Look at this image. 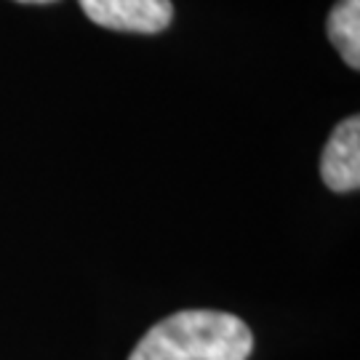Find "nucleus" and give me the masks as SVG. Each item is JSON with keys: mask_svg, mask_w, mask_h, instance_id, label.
I'll return each instance as SVG.
<instances>
[{"mask_svg": "<svg viewBox=\"0 0 360 360\" xmlns=\"http://www.w3.org/2000/svg\"><path fill=\"white\" fill-rule=\"evenodd\" d=\"M328 38L352 70L360 67V0H339L328 13Z\"/></svg>", "mask_w": 360, "mask_h": 360, "instance_id": "obj_4", "label": "nucleus"}, {"mask_svg": "<svg viewBox=\"0 0 360 360\" xmlns=\"http://www.w3.org/2000/svg\"><path fill=\"white\" fill-rule=\"evenodd\" d=\"M19 3H53V0H19Z\"/></svg>", "mask_w": 360, "mask_h": 360, "instance_id": "obj_5", "label": "nucleus"}, {"mask_svg": "<svg viewBox=\"0 0 360 360\" xmlns=\"http://www.w3.org/2000/svg\"><path fill=\"white\" fill-rule=\"evenodd\" d=\"M94 25L117 32L155 35L174 19L171 0H77Z\"/></svg>", "mask_w": 360, "mask_h": 360, "instance_id": "obj_2", "label": "nucleus"}, {"mask_svg": "<svg viewBox=\"0 0 360 360\" xmlns=\"http://www.w3.org/2000/svg\"><path fill=\"white\" fill-rule=\"evenodd\" d=\"M254 336L240 318L217 309H184L155 323L129 360H248Z\"/></svg>", "mask_w": 360, "mask_h": 360, "instance_id": "obj_1", "label": "nucleus"}, {"mask_svg": "<svg viewBox=\"0 0 360 360\" xmlns=\"http://www.w3.org/2000/svg\"><path fill=\"white\" fill-rule=\"evenodd\" d=\"M321 176L334 193H352L360 184V117L342 120L323 147Z\"/></svg>", "mask_w": 360, "mask_h": 360, "instance_id": "obj_3", "label": "nucleus"}]
</instances>
